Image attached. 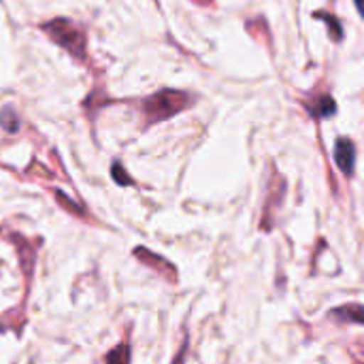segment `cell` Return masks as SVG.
<instances>
[{"label": "cell", "instance_id": "1", "mask_svg": "<svg viewBox=\"0 0 364 364\" xmlns=\"http://www.w3.org/2000/svg\"><path fill=\"white\" fill-rule=\"evenodd\" d=\"M192 105H194V100L186 92H179V90H162V92L145 98L141 102V109L147 115V124H156V122H164V119L173 117L175 113L186 111Z\"/></svg>", "mask_w": 364, "mask_h": 364}, {"label": "cell", "instance_id": "2", "mask_svg": "<svg viewBox=\"0 0 364 364\" xmlns=\"http://www.w3.org/2000/svg\"><path fill=\"white\" fill-rule=\"evenodd\" d=\"M43 30L53 43L64 47L73 58L85 60V32L79 26H75L68 19H51L43 23Z\"/></svg>", "mask_w": 364, "mask_h": 364}, {"label": "cell", "instance_id": "3", "mask_svg": "<svg viewBox=\"0 0 364 364\" xmlns=\"http://www.w3.org/2000/svg\"><path fill=\"white\" fill-rule=\"evenodd\" d=\"M284 194H286V181L282 179V175H275L273 181H271V188H269V200L264 205V218L260 222V228L264 230H271V226L275 224V218L273 213L279 209L282 200H284Z\"/></svg>", "mask_w": 364, "mask_h": 364}, {"label": "cell", "instance_id": "4", "mask_svg": "<svg viewBox=\"0 0 364 364\" xmlns=\"http://www.w3.org/2000/svg\"><path fill=\"white\" fill-rule=\"evenodd\" d=\"M134 256H136L143 264H147V267H151L154 271L162 273V277H164L168 284H177V269H175L168 260L156 256L154 252H149V250H145V247H136V250H134Z\"/></svg>", "mask_w": 364, "mask_h": 364}, {"label": "cell", "instance_id": "5", "mask_svg": "<svg viewBox=\"0 0 364 364\" xmlns=\"http://www.w3.org/2000/svg\"><path fill=\"white\" fill-rule=\"evenodd\" d=\"M335 162L337 166L352 177L354 175V166H356V145L350 139H339L335 145Z\"/></svg>", "mask_w": 364, "mask_h": 364}, {"label": "cell", "instance_id": "6", "mask_svg": "<svg viewBox=\"0 0 364 364\" xmlns=\"http://www.w3.org/2000/svg\"><path fill=\"white\" fill-rule=\"evenodd\" d=\"M303 105L309 111V115H314L318 119H326L337 111V105H335L333 96H318V98H314V102L305 100Z\"/></svg>", "mask_w": 364, "mask_h": 364}, {"label": "cell", "instance_id": "7", "mask_svg": "<svg viewBox=\"0 0 364 364\" xmlns=\"http://www.w3.org/2000/svg\"><path fill=\"white\" fill-rule=\"evenodd\" d=\"M331 318L337 322H352V324H363V307L356 305H346V307H337L331 311Z\"/></svg>", "mask_w": 364, "mask_h": 364}, {"label": "cell", "instance_id": "8", "mask_svg": "<svg viewBox=\"0 0 364 364\" xmlns=\"http://www.w3.org/2000/svg\"><path fill=\"white\" fill-rule=\"evenodd\" d=\"M130 356H132V350H130V343H119L115 350H111L107 356H105V363L107 364H130Z\"/></svg>", "mask_w": 364, "mask_h": 364}, {"label": "cell", "instance_id": "9", "mask_svg": "<svg viewBox=\"0 0 364 364\" xmlns=\"http://www.w3.org/2000/svg\"><path fill=\"white\" fill-rule=\"evenodd\" d=\"M0 126L6 132H17L19 130V117H17V113L11 107H6V109L0 111Z\"/></svg>", "mask_w": 364, "mask_h": 364}, {"label": "cell", "instance_id": "10", "mask_svg": "<svg viewBox=\"0 0 364 364\" xmlns=\"http://www.w3.org/2000/svg\"><path fill=\"white\" fill-rule=\"evenodd\" d=\"M318 17L320 19H326V23H328V30H333V38L335 41H341V23L335 19V17H328V15H324V13H318Z\"/></svg>", "mask_w": 364, "mask_h": 364}, {"label": "cell", "instance_id": "11", "mask_svg": "<svg viewBox=\"0 0 364 364\" xmlns=\"http://www.w3.org/2000/svg\"><path fill=\"white\" fill-rule=\"evenodd\" d=\"M55 200H58V203H60L62 207H66V209H68V213H75V215H83V209H81V207H77V205H73V203H70V200H68V198H66V196H64L62 192H55Z\"/></svg>", "mask_w": 364, "mask_h": 364}, {"label": "cell", "instance_id": "12", "mask_svg": "<svg viewBox=\"0 0 364 364\" xmlns=\"http://www.w3.org/2000/svg\"><path fill=\"white\" fill-rule=\"evenodd\" d=\"M113 179H115L119 186H132L130 175H128V173H124V171H122V166H119L117 162L113 164Z\"/></svg>", "mask_w": 364, "mask_h": 364}, {"label": "cell", "instance_id": "13", "mask_svg": "<svg viewBox=\"0 0 364 364\" xmlns=\"http://www.w3.org/2000/svg\"><path fill=\"white\" fill-rule=\"evenodd\" d=\"M186 354H188V337H186L183 346H181V350H179V354L175 356V360H173V364H183V360H186Z\"/></svg>", "mask_w": 364, "mask_h": 364}, {"label": "cell", "instance_id": "14", "mask_svg": "<svg viewBox=\"0 0 364 364\" xmlns=\"http://www.w3.org/2000/svg\"><path fill=\"white\" fill-rule=\"evenodd\" d=\"M356 2V6H360V0H354Z\"/></svg>", "mask_w": 364, "mask_h": 364}]
</instances>
